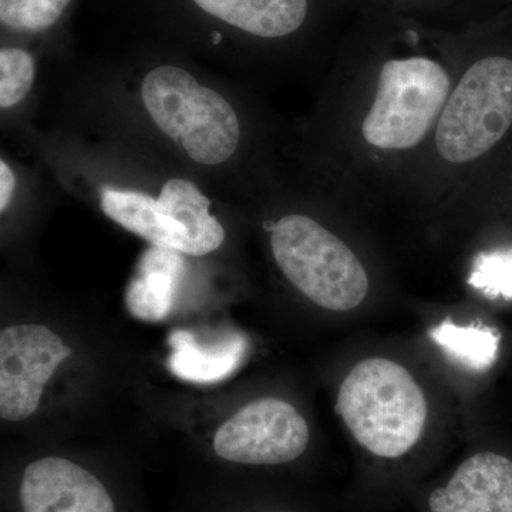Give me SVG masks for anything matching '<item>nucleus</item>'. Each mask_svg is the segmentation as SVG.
Segmentation results:
<instances>
[{
    "label": "nucleus",
    "mask_w": 512,
    "mask_h": 512,
    "mask_svg": "<svg viewBox=\"0 0 512 512\" xmlns=\"http://www.w3.org/2000/svg\"><path fill=\"white\" fill-rule=\"evenodd\" d=\"M336 412L366 454L394 461L419 446L429 402L406 366L373 356L357 362L340 383Z\"/></svg>",
    "instance_id": "f257e3e1"
},
{
    "label": "nucleus",
    "mask_w": 512,
    "mask_h": 512,
    "mask_svg": "<svg viewBox=\"0 0 512 512\" xmlns=\"http://www.w3.org/2000/svg\"><path fill=\"white\" fill-rule=\"evenodd\" d=\"M140 97L154 126L194 163L217 167L237 153L241 143L237 111L183 67H153L143 77Z\"/></svg>",
    "instance_id": "f03ea898"
},
{
    "label": "nucleus",
    "mask_w": 512,
    "mask_h": 512,
    "mask_svg": "<svg viewBox=\"0 0 512 512\" xmlns=\"http://www.w3.org/2000/svg\"><path fill=\"white\" fill-rule=\"evenodd\" d=\"M272 255L285 278L319 308L349 312L370 291L365 266L338 237L308 215L289 214L269 235Z\"/></svg>",
    "instance_id": "7ed1b4c3"
},
{
    "label": "nucleus",
    "mask_w": 512,
    "mask_h": 512,
    "mask_svg": "<svg viewBox=\"0 0 512 512\" xmlns=\"http://www.w3.org/2000/svg\"><path fill=\"white\" fill-rule=\"evenodd\" d=\"M101 211L121 228L153 247L188 256H205L224 244L225 231L211 212V201L192 181L171 178L160 195L104 185Z\"/></svg>",
    "instance_id": "20e7f679"
},
{
    "label": "nucleus",
    "mask_w": 512,
    "mask_h": 512,
    "mask_svg": "<svg viewBox=\"0 0 512 512\" xmlns=\"http://www.w3.org/2000/svg\"><path fill=\"white\" fill-rule=\"evenodd\" d=\"M450 93V77L427 57L389 60L380 69L376 96L362 123L370 146L387 151L416 147L426 138Z\"/></svg>",
    "instance_id": "39448f33"
},
{
    "label": "nucleus",
    "mask_w": 512,
    "mask_h": 512,
    "mask_svg": "<svg viewBox=\"0 0 512 512\" xmlns=\"http://www.w3.org/2000/svg\"><path fill=\"white\" fill-rule=\"evenodd\" d=\"M511 124L512 60L484 57L448 97L437 124V151L450 163H470L488 153Z\"/></svg>",
    "instance_id": "423d86ee"
},
{
    "label": "nucleus",
    "mask_w": 512,
    "mask_h": 512,
    "mask_svg": "<svg viewBox=\"0 0 512 512\" xmlns=\"http://www.w3.org/2000/svg\"><path fill=\"white\" fill-rule=\"evenodd\" d=\"M311 430L295 406L276 397L242 407L215 433L212 447L221 460L242 466L275 467L299 460Z\"/></svg>",
    "instance_id": "0eeeda50"
},
{
    "label": "nucleus",
    "mask_w": 512,
    "mask_h": 512,
    "mask_svg": "<svg viewBox=\"0 0 512 512\" xmlns=\"http://www.w3.org/2000/svg\"><path fill=\"white\" fill-rule=\"evenodd\" d=\"M73 350L52 329L15 325L0 333V417L29 419L39 409L45 386Z\"/></svg>",
    "instance_id": "6e6552de"
},
{
    "label": "nucleus",
    "mask_w": 512,
    "mask_h": 512,
    "mask_svg": "<svg viewBox=\"0 0 512 512\" xmlns=\"http://www.w3.org/2000/svg\"><path fill=\"white\" fill-rule=\"evenodd\" d=\"M20 512H119L109 487L69 458L32 461L18 485Z\"/></svg>",
    "instance_id": "1a4fd4ad"
},
{
    "label": "nucleus",
    "mask_w": 512,
    "mask_h": 512,
    "mask_svg": "<svg viewBox=\"0 0 512 512\" xmlns=\"http://www.w3.org/2000/svg\"><path fill=\"white\" fill-rule=\"evenodd\" d=\"M426 512H512V458L494 451L464 458L427 495Z\"/></svg>",
    "instance_id": "9d476101"
},
{
    "label": "nucleus",
    "mask_w": 512,
    "mask_h": 512,
    "mask_svg": "<svg viewBox=\"0 0 512 512\" xmlns=\"http://www.w3.org/2000/svg\"><path fill=\"white\" fill-rule=\"evenodd\" d=\"M170 372L185 382L211 384L231 376L241 366L247 353L244 335L229 332L215 342H202L194 333L175 330L168 338Z\"/></svg>",
    "instance_id": "9b49d317"
},
{
    "label": "nucleus",
    "mask_w": 512,
    "mask_h": 512,
    "mask_svg": "<svg viewBox=\"0 0 512 512\" xmlns=\"http://www.w3.org/2000/svg\"><path fill=\"white\" fill-rule=\"evenodd\" d=\"M183 254L153 247L144 252L126 291L128 312L144 322H161L174 309L184 272Z\"/></svg>",
    "instance_id": "f8f14e48"
},
{
    "label": "nucleus",
    "mask_w": 512,
    "mask_h": 512,
    "mask_svg": "<svg viewBox=\"0 0 512 512\" xmlns=\"http://www.w3.org/2000/svg\"><path fill=\"white\" fill-rule=\"evenodd\" d=\"M201 12L262 39L296 32L308 16V0H191Z\"/></svg>",
    "instance_id": "ddd939ff"
},
{
    "label": "nucleus",
    "mask_w": 512,
    "mask_h": 512,
    "mask_svg": "<svg viewBox=\"0 0 512 512\" xmlns=\"http://www.w3.org/2000/svg\"><path fill=\"white\" fill-rule=\"evenodd\" d=\"M430 336L451 359L476 372L490 369L497 360L500 338L493 329L444 322Z\"/></svg>",
    "instance_id": "4468645a"
},
{
    "label": "nucleus",
    "mask_w": 512,
    "mask_h": 512,
    "mask_svg": "<svg viewBox=\"0 0 512 512\" xmlns=\"http://www.w3.org/2000/svg\"><path fill=\"white\" fill-rule=\"evenodd\" d=\"M72 0H0V22L18 32H43L55 26Z\"/></svg>",
    "instance_id": "2eb2a0df"
},
{
    "label": "nucleus",
    "mask_w": 512,
    "mask_h": 512,
    "mask_svg": "<svg viewBox=\"0 0 512 512\" xmlns=\"http://www.w3.org/2000/svg\"><path fill=\"white\" fill-rule=\"evenodd\" d=\"M35 59L20 47H2L0 50V107L9 110L32 90L35 83Z\"/></svg>",
    "instance_id": "dca6fc26"
},
{
    "label": "nucleus",
    "mask_w": 512,
    "mask_h": 512,
    "mask_svg": "<svg viewBox=\"0 0 512 512\" xmlns=\"http://www.w3.org/2000/svg\"><path fill=\"white\" fill-rule=\"evenodd\" d=\"M16 175L13 173L12 167L5 160L0 161V211L5 212L8 210L10 202L15 195Z\"/></svg>",
    "instance_id": "f3484780"
},
{
    "label": "nucleus",
    "mask_w": 512,
    "mask_h": 512,
    "mask_svg": "<svg viewBox=\"0 0 512 512\" xmlns=\"http://www.w3.org/2000/svg\"><path fill=\"white\" fill-rule=\"evenodd\" d=\"M265 512H295V511H289V510H272V511H265Z\"/></svg>",
    "instance_id": "a211bd4d"
}]
</instances>
